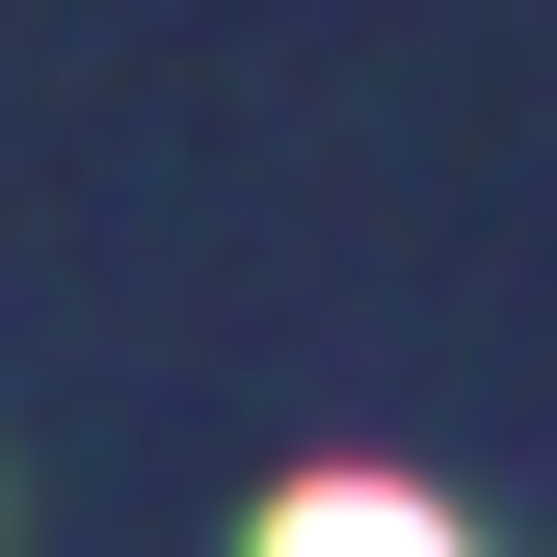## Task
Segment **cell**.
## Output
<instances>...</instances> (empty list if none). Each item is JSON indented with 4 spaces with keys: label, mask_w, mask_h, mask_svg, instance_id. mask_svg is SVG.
Here are the masks:
<instances>
[{
    "label": "cell",
    "mask_w": 557,
    "mask_h": 557,
    "mask_svg": "<svg viewBox=\"0 0 557 557\" xmlns=\"http://www.w3.org/2000/svg\"><path fill=\"white\" fill-rule=\"evenodd\" d=\"M265 557H451V505H398V478H293Z\"/></svg>",
    "instance_id": "cell-1"
}]
</instances>
